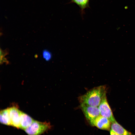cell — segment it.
I'll list each match as a JSON object with an SVG mask.
<instances>
[{"mask_svg": "<svg viewBox=\"0 0 135 135\" xmlns=\"http://www.w3.org/2000/svg\"><path fill=\"white\" fill-rule=\"evenodd\" d=\"M51 52L47 50H44L42 52V56L43 58L46 61L50 60L52 58Z\"/></svg>", "mask_w": 135, "mask_h": 135, "instance_id": "7c38bea8", "label": "cell"}, {"mask_svg": "<svg viewBox=\"0 0 135 135\" xmlns=\"http://www.w3.org/2000/svg\"><path fill=\"white\" fill-rule=\"evenodd\" d=\"M105 88L100 86L94 88L80 96V104L98 107L104 95L106 94Z\"/></svg>", "mask_w": 135, "mask_h": 135, "instance_id": "6da1fadb", "label": "cell"}, {"mask_svg": "<svg viewBox=\"0 0 135 135\" xmlns=\"http://www.w3.org/2000/svg\"><path fill=\"white\" fill-rule=\"evenodd\" d=\"M110 135H119L115 133L112 130H111L110 132Z\"/></svg>", "mask_w": 135, "mask_h": 135, "instance_id": "4fadbf2b", "label": "cell"}, {"mask_svg": "<svg viewBox=\"0 0 135 135\" xmlns=\"http://www.w3.org/2000/svg\"><path fill=\"white\" fill-rule=\"evenodd\" d=\"M90 0H70V3H74L80 8L81 14L83 16L85 10L89 8Z\"/></svg>", "mask_w": 135, "mask_h": 135, "instance_id": "30bf717a", "label": "cell"}, {"mask_svg": "<svg viewBox=\"0 0 135 135\" xmlns=\"http://www.w3.org/2000/svg\"><path fill=\"white\" fill-rule=\"evenodd\" d=\"M8 50H3L1 48L0 49V64H3L6 63V64L8 63V62L5 57L8 54Z\"/></svg>", "mask_w": 135, "mask_h": 135, "instance_id": "8fae6325", "label": "cell"}, {"mask_svg": "<svg viewBox=\"0 0 135 135\" xmlns=\"http://www.w3.org/2000/svg\"><path fill=\"white\" fill-rule=\"evenodd\" d=\"M8 108L11 126L18 128H20V110L16 106H13Z\"/></svg>", "mask_w": 135, "mask_h": 135, "instance_id": "8992f818", "label": "cell"}, {"mask_svg": "<svg viewBox=\"0 0 135 135\" xmlns=\"http://www.w3.org/2000/svg\"><path fill=\"white\" fill-rule=\"evenodd\" d=\"M50 128L49 122L34 120L30 126L24 130L28 135H40Z\"/></svg>", "mask_w": 135, "mask_h": 135, "instance_id": "7a4b0ae2", "label": "cell"}, {"mask_svg": "<svg viewBox=\"0 0 135 135\" xmlns=\"http://www.w3.org/2000/svg\"><path fill=\"white\" fill-rule=\"evenodd\" d=\"M80 107L86 118L90 122L100 115L98 107L80 104Z\"/></svg>", "mask_w": 135, "mask_h": 135, "instance_id": "277c9868", "label": "cell"}, {"mask_svg": "<svg viewBox=\"0 0 135 135\" xmlns=\"http://www.w3.org/2000/svg\"><path fill=\"white\" fill-rule=\"evenodd\" d=\"M20 128L24 130L30 126L34 120L30 116L20 110Z\"/></svg>", "mask_w": 135, "mask_h": 135, "instance_id": "52a82bcc", "label": "cell"}, {"mask_svg": "<svg viewBox=\"0 0 135 135\" xmlns=\"http://www.w3.org/2000/svg\"><path fill=\"white\" fill-rule=\"evenodd\" d=\"M111 130L119 135H134L126 130L116 121L112 123Z\"/></svg>", "mask_w": 135, "mask_h": 135, "instance_id": "ba28073f", "label": "cell"}, {"mask_svg": "<svg viewBox=\"0 0 135 135\" xmlns=\"http://www.w3.org/2000/svg\"><path fill=\"white\" fill-rule=\"evenodd\" d=\"M93 126L102 130H109L111 127L110 120L107 118L100 115L90 122Z\"/></svg>", "mask_w": 135, "mask_h": 135, "instance_id": "5b68a950", "label": "cell"}, {"mask_svg": "<svg viewBox=\"0 0 135 135\" xmlns=\"http://www.w3.org/2000/svg\"><path fill=\"white\" fill-rule=\"evenodd\" d=\"M0 121L2 124L11 126L8 108L1 110L0 112Z\"/></svg>", "mask_w": 135, "mask_h": 135, "instance_id": "9c48e42d", "label": "cell"}, {"mask_svg": "<svg viewBox=\"0 0 135 135\" xmlns=\"http://www.w3.org/2000/svg\"><path fill=\"white\" fill-rule=\"evenodd\" d=\"M98 107L100 115L108 118L111 123L116 121L108 102L106 94L104 96Z\"/></svg>", "mask_w": 135, "mask_h": 135, "instance_id": "3957f363", "label": "cell"}]
</instances>
